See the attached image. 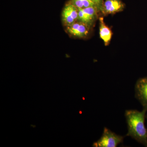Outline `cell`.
<instances>
[{"label": "cell", "instance_id": "3957f363", "mask_svg": "<svg viewBox=\"0 0 147 147\" xmlns=\"http://www.w3.org/2000/svg\"><path fill=\"white\" fill-rule=\"evenodd\" d=\"M135 97L147 111V77L137 80L135 86Z\"/></svg>", "mask_w": 147, "mask_h": 147}, {"label": "cell", "instance_id": "277c9868", "mask_svg": "<svg viewBox=\"0 0 147 147\" xmlns=\"http://www.w3.org/2000/svg\"><path fill=\"white\" fill-rule=\"evenodd\" d=\"M78 21L84 23L90 27L93 24L97 17L98 9L95 6L79 9Z\"/></svg>", "mask_w": 147, "mask_h": 147}, {"label": "cell", "instance_id": "8992f818", "mask_svg": "<svg viewBox=\"0 0 147 147\" xmlns=\"http://www.w3.org/2000/svg\"><path fill=\"white\" fill-rule=\"evenodd\" d=\"M66 30L73 36L79 38L87 36L89 33L90 27L84 23L76 21L69 26H67Z\"/></svg>", "mask_w": 147, "mask_h": 147}, {"label": "cell", "instance_id": "6da1fadb", "mask_svg": "<svg viewBox=\"0 0 147 147\" xmlns=\"http://www.w3.org/2000/svg\"><path fill=\"white\" fill-rule=\"evenodd\" d=\"M147 110H127L125 116L127 123L128 132L127 136L147 147V129L144 122Z\"/></svg>", "mask_w": 147, "mask_h": 147}, {"label": "cell", "instance_id": "9c48e42d", "mask_svg": "<svg viewBox=\"0 0 147 147\" xmlns=\"http://www.w3.org/2000/svg\"><path fill=\"white\" fill-rule=\"evenodd\" d=\"M69 3L73 5L78 9L86 8L90 7H96L92 0H71Z\"/></svg>", "mask_w": 147, "mask_h": 147}, {"label": "cell", "instance_id": "ba28073f", "mask_svg": "<svg viewBox=\"0 0 147 147\" xmlns=\"http://www.w3.org/2000/svg\"><path fill=\"white\" fill-rule=\"evenodd\" d=\"M99 34L100 38L104 41L105 45H107L109 44L112 36V32L111 30L106 26L103 18H100V28Z\"/></svg>", "mask_w": 147, "mask_h": 147}, {"label": "cell", "instance_id": "8fae6325", "mask_svg": "<svg viewBox=\"0 0 147 147\" xmlns=\"http://www.w3.org/2000/svg\"></svg>", "mask_w": 147, "mask_h": 147}, {"label": "cell", "instance_id": "5b68a950", "mask_svg": "<svg viewBox=\"0 0 147 147\" xmlns=\"http://www.w3.org/2000/svg\"><path fill=\"white\" fill-rule=\"evenodd\" d=\"M78 9L71 3L67 4L62 13V18L63 24L68 26L78 21Z\"/></svg>", "mask_w": 147, "mask_h": 147}, {"label": "cell", "instance_id": "30bf717a", "mask_svg": "<svg viewBox=\"0 0 147 147\" xmlns=\"http://www.w3.org/2000/svg\"><path fill=\"white\" fill-rule=\"evenodd\" d=\"M94 3L96 7L98 9V10L101 11L102 4H103V0H92Z\"/></svg>", "mask_w": 147, "mask_h": 147}, {"label": "cell", "instance_id": "52a82bcc", "mask_svg": "<svg viewBox=\"0 0 147 147\" xmlns=\"http://www.w3.org/2000/svg\"><path fill=\"white\" fill-rule=\"evenodd\" d=\"M123 8V4L120 0H105L101 11L105 14H112L121 11Z\"/></svg>", "mask_w": 147, "mask_h": 147}, {"label": "cell", "instance_id": "7a4b0ae2", "mask_svg": "<svg viewBox=\"0 0 147 147\" xmlns=\"http://www.w3.org/2000/svg\"><path fill=\"white\" fill-rule=\"evenodd\" d=\"M124 137L118 135L110 129L105 127L100 139L93 144L94 147H116L121 144Z\"/></svg>", "mask_w": 147, "mask_h": 147}]
</instances>
